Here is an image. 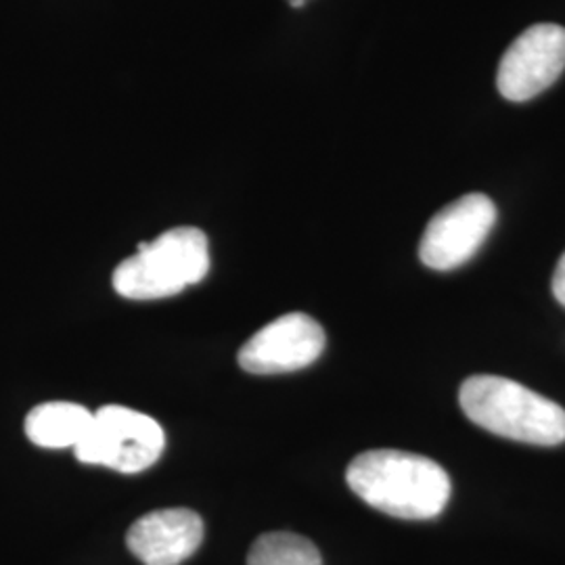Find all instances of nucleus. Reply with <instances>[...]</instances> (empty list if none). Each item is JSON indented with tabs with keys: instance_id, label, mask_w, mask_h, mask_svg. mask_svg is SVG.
Here are the masks:
<instances>
[{
	"instance_id": "obj_1",
	"label": "nucleus",
	"mask_w": 565,
	"mask_h": 565,
	"mask_svg": "<svg viewBox=\"0 0 565 565\" xmlns=\"http://www.w3.org/2000/svg\"><path fill=\"white\" fill-rule=\"evenodd\" d=\"M345 482L364 503L401 520H434L450 501L443 465L403 450H366L348 465Z\"/></svg>"
},
{
	"instance_id": "obj_2",
	"label": "nucleus",
	"mask_w": 565,
	"mask_h": 565,
	"mask_svg": "<svg viewBox=\"0 0 565 565\" xmlns=\"http://www.w3.org/2000/svg\"><path fill=\"white\" fill-rule=\"evenodd\" d=\"M465 415L486 431L534 446L565 443V408L499 375H473L459 392Z\"/></svg>"
},
{
	"instance_id": "obj_3",
	"label": "nucleus",
	"mask_w": 565,
	"mask_h": 565,
	"mask_svg": "<svg viewBox=\"0 0 565 565\" xmlns=\"http://www.w3.org/2000/svg\"><path fill=\"white\" fill-rule=\"evenodd\" d=\"M210 270V245L200 228L179 226L141 243L114 273V289L128 300H163L198 285Z\"/></svg>"
},
{
	"instance_id": "obj_4",
	"label": "nucleus",
	"mask_w": 565,
	"mask_h": 565,
	"mask_svg": "<svg viewBox=\"0 0 565 565\" xmlns=\"http://www.w3.org/2000/svg\"><path fill=\"white\" fill-rule=\"evenodd\" d=\"M163 446L166 436L156 419L126 406L107 404L93 413V424L74 452L81 463L139 473L158 463Z\"/></svg>"
},
{
	"instance_id": "obj_5",
	"label": "nucleus",
	"mask_w": 565,
	"mask_h": 565,
	"mask_svg": "<svg viewBox=\"0 0 565 565\" xmlns=\"http://www.w3.org/2000/svg\"><path fill=\"white\" fill-rule=\"evenodd\" d=\"M494 224L497 205L488 195H463L427 223L419 243V258L427 268L455 270L476 256Z\"/></svg>"
},
{
	"instance_id": "obj_6",
	"label": "nucleus",
	"mask_w": 565,
	"mask_h": 565,
	"mask_svg": "<svg viewBox=\"0 0 565 565\" xmlns=\"http://www.w3.org/2000/svg\"><path fill=\"white\" fill-rule=\"evenodd\" d=\"M565 70V28L536 23L507 49L497 72V88L507 102H530Z\"/></svg>"
},
{
	"instance_id": "obj_7",
	"label": "nucleus",
	"mask_w": 565,
	"mask_h": 565,
	"mask_svg": "<svg viewBox=\"0 0 565 565\" xmlns=\"http://www.w3.org/2000/svg\"><path fill=\"white\" fill-rule=\"evenodd\" d=\"M323 327L312 317L291 312L263 327L239 350V364L254 375L300 371L323 354Z\"/></svg>"
},
{
	"instance_id": "obj_8",
	"label": "nucleus",
	"mask_w": 565,
	"mask_h": 565,
	"mask_svg": "<svg viewBox=\"0 0 565 565\" xmlns=\"http://www.w3.org/2000/svg\"><path fill=\"white\" fill-rule=\"evenodd\" d=\"M202 541V518L191 509L151 511L137 520L126 536V545L145 565L182 564Z\"/></svg>"
},
{
	"instance_id": "obj_9",
	"label": "nucleus",
	"mask_w": 565,
	"mask_h": 565,
	"mask_svg": "<svg viewBox=\"0 0 565 565\" xmlns=\"http://www.w3.org/2000/svg\"><path fill=\"white\" fill-rule=\"evenodd\" d=\"M93 424V413L76 403H44L25 417V436L41 448H76Z\"/></svg>"
},
{
	"instance_id": "obj_10",
	"label": "nucleus",
	"mask_w": 565,
	"mask_h": 565,
	"mask_svg": "<svg viewBox=\"0 0 565 565\" xmlns=\"http://www.w3.org/2000/svg\"><path fill=\"white\" fill-rule=\"evenodd\" d=\"M247 565H323L319 548L291 532H270L249 548Z\"/></svg>"
},
{
	"instance_id": "obj_11",
	"label": "nucleus",
	"mask_w": 565,
	"mask_h": 565,
	"mask_svg": "<svg viewBox=\"0 0 565 565\" xmlns=\"http://www.w3.org/2000/svg\"><path fill=\"white\" fill-rule=\"evenodd\" d=\"M553 296L557 298V302L565 306V252L557 263L555 275H553Z\"/></svg>"
}]
</instances>
